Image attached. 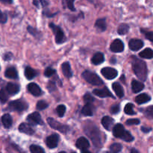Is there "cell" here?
I'll use <instances>...</instances> for the list:
<instances>
[{
    "mask_svg": "<svg viewBox=\"0 0 153 153\" xmlns=\"http://www.w3.org/2000/svg\"><path fill=\"white\" fill-rule=\"evenodd\" d=\"M131 59L133 71L135 76L143 82L146 81L147 78V67L146 63L135 56H131Z\"/></svg>",
    "mask_w": 153,
    "mask_h": 153,
    "instance_id": "obj_1",
    "label": "cell"
},
{
    "mask_svg": "<svg viewBox=\"0 0 153 153\" xmlns=\"http://www.w3.org/2000/svg\"><path fill=\"white\" fill-rule=\"evenodd\" d=\"M113 134L115 137L120 138L126 142H131L134 140V137L131 133L125 129L121 123L117 124L113 128Z\"/></svg>",
    "mask_w": 153,
    "mask_h": 153,
    "instance_id": "obj_2",
    "label": "cell"
},
{
    "mask_svg": "<svg viewBox=\"0 0 153 153\" xmlns=\"http://www.w3.org/2000/svg\"><path fill=\"white\" fill-rule=\"evenodd\" d=\"M85 133L91 137L94 143V146H101V136L98 128L96 126L93 125V126H88L85 128Z\"/></svg>",
    "mask_w": 153,
    "mask_h": 153,
    "instance_id": "obj_3",
    "label": "cell"
},
{
    "mask_svg": "<svg viewBox=\"0 0 153 153\" xmlns=\"http://www.w3.org/2000/svg\"><path fill=\"white\" fill-rule=\"evenodd\" d=\"M82 77L86 82L93 85L100 86L103 84V81L100 79V76L91 71H88V70L85 71L82 73Z\"/></svg>",
    "mask_w": 153,
    "mask_h": 153,
    "instance_id": "obj_4",
    "label": "cell"
},
{
    "mask_svg": "<svg viewBox=\"0 0 153 153\" xmlns=\"http://www.w3.org/2000/svg\"><path fill=\"white\" fill-rule=\"evenodd\" d=\"M28 107V105L26 102L22 100H13L9 102L7 109L10 111H14L21 112L25 111Z\"/></svg>",
    "mask_w": 153,
    "mask_h": 153,
    "instance_id": "obj_5",
    "label": "cell"
},
{
    "mask_svg": "<svg viewBox=\"0 0 153 153\" xmlns=\"http://www.w3.org/2000/svg\"><path fill=\"white\" fill-rule=\"evenodd\" d=\"M47 122L49 123V125L50 126V127L53 129L58 130V131H61V133H67L70 131V127L67 125H64V124L58 122V121L55 120L53 118L49 117L47 119Z\"/></svg>",
    "mask_w": 153,
    "mask_h": 153,
    "instance_id": "obj_6",
    "label": "cell"
},
{
    "mask_svg": "<svg viewBox=\"0 0 153 153\" xmlns=\"http://www.w3.org/2000/svg\"><path fill=\"white\" fill-rule=\"evenodd\" d=\"M49 27L52 29V31L54 32L55 35V42L58 44H61L63 43L66 40L65 35H64V31L61 28V27L58 26V25H55L54 23L51 22L49 24Z\"/></svg>",
    "mask_w": 153,
    "mask_h": 153,
    "instance_id": "obj_7",
    "label": "cell"
},
{
    "mask_svg": "<svg viewBox=\"0 0 153 153\" xmlns=\"http://www.w3.org/2000/svg\"><path fill=\"white\" fill-rule=\"evenodd\" d=\"M101 73L105 79H108V80L114 79L118 75L117 70L111 68V67H105V68L102 69Z\"/></svg>",
    "mask_w": 153,
    "mask_h": 153,
    "instance_id": "obj_8",
    "label": "cell"
},
{
    "mask_svg": "<svg viewBox=\"0 0 153 153\" xmlns=\"http://www.w3.org/2000/svg\"><path fill=\"white\" fill-rule=\"evenodd\" d=\"M27 120L31 125H43V121L38 112H34L27 117Z\"/></svg>",
    "mask_w": 153,
    "mask_h": 153,
    "instance_id": "obj_9",
    "label": "cell"
},
{
    "mask_svg": "<svg viewBox=\"0 0 153 153\" xmlns=\"http://www.w3.org/2000/svg\"><path fill=\"white\" fill-rule=\"evenodd\" d=\"M58 141H59V136L57 134H53L46 138V146L50 149H54V148L57 147Z\"/></svg>",
    "mask_w": 153,
    "mask_h": 153,
    "instance_id": "obj_10",
    "label": "cell"
},
{
    "mask_svg": "<svg viewBox=\"0 0 153 153\" xmlns=\"http://www.w3.org/2000/svg\"><path fill=\"white\" fill-rule=\"evenodd\" d=\"M124 43L120 39H116L111 44V50L113 52H122L124 50Z\"/></svg>",
    "mask_w": 153,
    "mask_h": 153,
    "instance_id": "obj_11",
    "label": "cell"
},
{
    "mask_svg": "<svg viewBox=\"0 0 153 153\" xmlns=\"http://www.w3.org/2000/svg\"><path fill=\"white\" fill-rule=\"evenodd\" d=\"M94 94L101 98H105V97H111L114 99V97L111 94L110 91L107 88H103L102 89H95L93 91Z\"/></svg>",
    "mask_w": 153,
    "mask_h": 153,
    "instance_id": "obj_12",
    "label": "cell"
},
{
    "mask_svg": "<svg viewBox=\"0 0 153 153\" xmlns=\"http://www.w3.org/2000/svg\"><path fill=\"white\" fill-rule=\"evenodd\" d=\"M143 45H144L143 42L139 39H131L128 43V46L132 51H138L139 49L143 48Z\"/></svg>",
    "mask_w": 153,
    "mask_h": 153,
    "instance_id": "obj_13",
    "label": "cell"
},
{
    "mask_svg": "<svg viewBox=\"0 0 153 153\" xmlns=\"http://www.w3.org/2000/svg\"><path fill=\"white\" fill-rule=\"evenodd\" d=\"M28 88V91L32 94L34 97H39V96L41 95L42 91L40 89V87L35 83H30L29 85L27 86Z\"/></svg>",
    "mask_w": 153,
    "mask_h": 153,
    "instance_id": "obj_14",
    "label": "cell"
},
{
    "mask_svg": "<svg viewBox=\"0 0 153 153\" xmlns=\"http://www.w3.org/2000/svg\"><path fill=\"white\" fill-rule=\"evenodd\" d=\"M6 91H7L8 94H10V95H15V94L19 93V86L17 84L9 82V83H7V85H6Z\"/></svg>",
    "mask_w": 153,
    "mask_h": 153,
    "instance_id": "obj_15",
    "label": "cell"
},
{
    "mask_svg": "<svg viewBox=\"0 0 153 153\" xmlns=\"http://www.w3.org/2000/svg\"><path fill=\"white\" fill-rule=\"evenodd\" d=\"M76 147L80 149L81 150H83V149H87L88 148H89L90 143L88 139L84 137H81L76 141Z\"/></svg>",
    "mask_w": 153,
    "mask_h": 153,
    "instance_id": "obj_16",
    "label": "cell"
},
{
    "mask_svg": "<svg viewBox=\"0 0 153 153\" xmlns=\"http://www.w3.org/2000/svg\"><path fill=\"white\" fill-rule=\"evenodd\" d=\"M19 131L20 132L24 133V134H28V135H32L34 133V129L32 128L31 125L29 124H27L23 123H21L19 126Z\"/></svg>",
    "mask_w": 153,
    "mask_h": 153,
    "instance_id": "obj_17",
    "label": "cell"
},
{
    "mask_svg": "<svg viewBox=\"0 0 153 153\" xmlns=\"http://www.w3.org/2000/svg\"><path fill=\"white\" fill-rule=\"evenodd\" d=\"M114 123V120L111 117H110L108 116L104 117L102 119V124L103 127H104L106 130H108V131H110V130L111 129Z\"/></svg>",
    "mask_w": 153,
    "mask_h": 153,
    "instance_id": "obj_18",
    "label": "cell"
},
{
    "mask_svg": "<svg viewBox=\"0 0 153 153\" xmlns=\"http://www.w3.org/2000/svg\"><path fill=\"white\" fill-rule=\"evenodd\" d=\"M1 120L4 127L6 128H10L12 124H13V120H12L11 116L9 114H5L3 115L1 117Z\"/></svg>",
    "mask_w": 153,
    "mask_h": 153,
    "instance_id": "obj_19",
    "label": "cell"
},
{
    "mask_svg": "<svg viewBox=\"0 0 153 153\" xmlns=\"http://www.w3.org/2000/svg\"><path fill=\"white\" fill-rule=\"evenodd\" d=\"M112 88H113L114 91L115 92L116 95L119 98H123L124 96V91L123 87L121 86L119 82H114L112 85Z\"/></svg>",
    "mask_w": 153,
    "mask_h": 153,
    "instance_id": "obj_20",
    "label": "cell"
},
{
    "mask_svg": "<svg viewBox=\"0 0 153 153\" xmlns=\"http://www.w3.org/2000/svg\"><path fill=\"white\" fill-rule=\"evenodd\" d=\"M61 69H62L63 74L67 78H71L73 76V73H72L71 67L69 62L63 63L61 65Z\"/></svg>",
    "mask_w": 153,
    "mask_h": 153,
    "instance_id": "obj_21",
    "label": "cell"
},
{
    "mask_svg": "<svg viewBox=\"0 0 153 153\" xmlns=\"http://www.w3.org/2000/svg\"><path fill=\"white\" fill-rule=\"evenodd\" d=\"M4 76L6 78H8V79H16L18 78V73L16 71V68L15 67H9L7 70H5V73H4Z\"/></svg>",
    "mask_w": 153,
    "mask_h": 153,
    "instance_id": "obj_22",
    "label": "cell"
},
{
    "mask_svg": "<svg viewBox=\"0 0 153 153\" xmlns=\"http://www.w3.org/2000/svg\"><path fill=\"white\" fill-rule=\"evenodd\" d=\"M94 106L92 104H86L82 109V114L85 116L91 117L94 115Z\"/></svg>",
    "mask_w": 153,
    "mask_h": 153,
    "instance_id": "obj_23",
    "label": "cell"
},
{
    "mask_svg": "<svg viewBox=\"0 0 153 153\" xmlns=\"http://www.w3.org/2000/svg\"><path fill=\"white\" fill-rule=\"evenodd\" d=\"M151 100L150 96H149L146 94H142L140 95L137 96V97L135 98V101L137 104L141 105L144 104V103L148 102Z\"/></svg>",
    "mask_w": 153,
    "mask_h": 153,
    "instance_id": "obj_24",
    "label": "cell"
},
{
    "mask_svg": "<svg viewBox=\"0 0 153 153\" xmlns=\"http://www.w3.org/2000/svg\"><path fill=\"white\" fill-rule=\"evenodd\" d=\"M105 61V57L102 52H97L95 55L93 56L91 61L95 65H98V64H102V63L104 62Z\"/></svg>",
    "mask_w": 153,
    "mask_h": 153,
    "instance_id": "obj_25",
    "label": "cell"
},
{
    "mask_svg": "<svg viewBox=\"0 0 153 153\" xmlns=\"http://www.w3.org/2000/svg\"><path fill=\"white\" fill-rule=\"evenodd\" d=\"M131 88L134 93H139L144 88V85L137 80H133L131 82Z\"/></svg>",
    "mask_w": 153,
    "mask_h": 153,
    "instance_id": "obj_26",
    "label": "cell"
},
{
    "mask_svg": "<svg viewBox=\"0 0 153 153\" xmlns=\"http://www.w3.org/2000/svg\"><path fill=\"white\" fill-rule=\"evenodd\" d=\"M37 75V71L32 69L30 67H25V76L28 80H31L32 79H34L36 76Z\"/></svg>",
    "mask_w": 153,
    "mask_h": 153,
    "instance_id": "obj_27",
    "label": "cell"
},
{
    "mask_svg": "<svg viewBox=\"0 0 153 153\" xmlns=\"http://www.w3.org/2000/svg\"><path fill=\"white\" fill-rule=\"evenodd\" d=\"M141 58H146V59H152L153 58V50L150 48H146L144 50L140 52L139 54Z\"/></svg>",
    "mask_w": 153,
    "mask_h": 153,
    "instance_id": "obj_28",
    "label": "cell"
},
{
    "mask_svg": "<svg viewBox=\"0 0 153 153\" xmlns=\"http://www.w3.org/2000/svg\"><path fill=\"white\" fill-rule=\"evenodd\" d=\"M95 26L101 31H105L107 28V24H106V19L105 18L103 19H99L96 21Z\"/></svg>",
    "mask_w": 153,
    "mask_h": 153,
    "instance_id": "obj_29",
    "label": "cell"
},
{
    "mask_svg": "<svg viewBox=\"0 0 153 153\" xmlns=\"http://www.w3.org/2000/svg\"><path fill=\"white\" fill-rule=\"evenodd\" d=\"M121 150H122V145L118 143H113L111 145L109 148L110 153H119Z\"/></svg>",
    "mask_w": 153,
    "mask_h": 153,
    "instance_id": "obj_30",
    "label": "cell"
},
{
    "mask_svg": "<svg viewBox=\"0 0 153 153\" xmlns=\"http://www.w3.org/2000/svg\"><path fill=\"white\" fill-rule=\"evenodd\" d=\"M128 30H129V25H127V24L123 23L118 27L117 32L120 35H123V34H126L128 33Z\"/></svg>",
    "mask_w": 153,
    "mask_h": 153,
    "instance_id": "obj_31",
    "label": "cell"
},
{
    "mask_svg": "<svg viewBox=\"0 0 153 153\" xmlns=\"http://www.w3.org/2000/svg\"><path fill=\"white\" fill-rule=\"evenodd\" d=\"M134 105L131 103H128L126 105L125 108H124V112L128 115H134L136 114L135 111H134Z\"/></svg>",
    "mask_w": 153,
    "mask_h": 153,
    "instance_id": "obj_32",
    "label": "cell"
},
{
    "mask_svg": "<svg viewBox=\"0 0 153 153\" xmlns=\"http://www.w3.org/2000/svg\"><path fill=\"white\" fill-rule=\"evenodd\" d=\"M8 100V94L7 92L4 90L0 91V102L1 104H4Z\"/></svg>",
    "mask_w": 153,
    "mask_h": 153,
    "instance_id": "obj_33",
    "label": "cell"
},
{
    "mask_svg": "<svg viewBox=\"0 0 153 153\" xmlns=\"http://www.w3.org/2000/svg\"><path fill=\"white\" fill-rule=\"evenodd\" d=\"M30 151L31 153H45L44 149L37 145H31L30 146Z\"/></svg>",
    "mask_w": 153,
    "mask_h": 153,
    "instance_id": "obj_34",
    "label": "cell"
},
{
    "mask_svg": "<svg viewBox=\"0 0 153 153\" xmlns=\"http://www.w3.org/2000/svg\"><path fill=\"white\" fill-rule=\"evenodd\" d=\"M56 111L57 114H58V117H63L66 112V106L64 105H60L57 107L56 108Z\"/></svg>",
    "mask_w": 153,
    "mask_h": 153,
    "instance_id": "obj_35",
    "label": "cell"
},
{
    "mask_svg": "<svg viewBox=\"0 0 153 153\" xmlns=\"http://www.w3.org/2000/svg\"><path fill=\"white\" fill-rule=\"evenodd\" d=\"M48 106H49V104H48L46 101H44V100H40V101L37 103V108L40 111L47 108Z\"/></svg>",
    "mask_w": 153,
    "mask_h": 153,
    "instance_id": "obj_36",
    "label": "cell"
},
{
    "mask_svg": "<svg viewBox=\"0 0 153 153\" xmlns=\"http://www.w3.org/2000/svg\"><path fill=\"white\" fill-rule=\"evenodd\" d=\"M145 115L149 119H153V105L149 106L146 108L144 111Z\"/></svg>",
    "mask_w": 153,
    "mask_h": 153,
    "instance_id": "obj_37",
    "label": "cell"
},
{
    "mask_svg": "<svg viewBox=\"0 0 153 153\" xmlns=\"http://www.w3.org/2000/svg\"><path fill=\"white\" fill-rule=\"evenodd\" d=\"M84 100L87 102V104H91L93 102L95 101V99L89 94V93H87L85 96H84Z\"/></svg>",
    "mask_w": 153,
    "mask_h": 153,
    "instance_id": "obj_38",
    "label": "cell"
},
{
    "mask_svg": "<svg viewBox=\"0 0 153 153\" xmlns=\"http://www.w3.org/2000/svg\"><path fill=\"white\" fill-rule=\"evenodd\" d=\"M7 13L2 12L1 10H0V23L4 24L7 22Z\"/></svg>",
    "mask_w": 153,
    "mask_h": 153,
    "instance_id": "obj_39",
    "label": "cell"
},
{
    "mask_svg": "<svg viewBox=\"0 0 153 153\" xmlns=\"http://www.w3.org/2000/svg\"><path fill=\"white\" fill-rule=\"evenodd\" d=\"M55 73V70H54V69L51 68V67H48V68H46L44 72V75L45 76H46V77H50V76H52V75H54Z\"/></svg>",
    "mask_w": 153,
    "mask_h": 153,
    "instance_id": "obj_40",
    "label": "cell"
},
{
    "mask_svg": "<svg viewBox=\"0 0 153 153\" xmlns=\"http://www.w3.org/2000/svg\"><path fill=\"white\" fill-rule=\"evenodd\" d=\"M140 121L139 119H129L126 122V124L128 126H131V125H138L140 124Z\"/></svg>",
    "mask_w": 153,
    "mask_h": 153,
    "instance_id": "obj_41",
    "label": "cell"
},
{
    "mask_svg": "<svg viewBox=\"0 0 153 153\" xmlns=\"http://www.w3.org/2000/svg\"><path fill=\"white\" fill-rule=\"evenodd\" d=\"M46 88H48V90L49 91V92H52L53 91L56 90V85L54 82H52V81H49L47 84V86Z\"/></svg>",
    "mask_w": 153,
    "mask_h": 153,
    "instance_id": "obj_42",
    "label": "cell"
},
{
    "mask_svg": "<svg viewBox=\"0 0 153 153\" xmlns=\"http://www.w3.org/2000/svg\"><path fill=\"white\" fill-rule=\"evenodd\" d=\"M141 32L145 34V37H146L148 40L153 42V31H145L144 30L141 29Z\"/></svg>",
    "mask_w": 153,
    "mask_h": 153,
    "instance_id": "obj_43",
    "label": "cell"
},
{
    "mask_svg": "<svg viewBox=\"0 0 153 153\" xmlns=\"http://www.w3.org/2000/svg\"><path fill=\"white\" fill-rule=\"evenodd\" d=\"M120 111V107L119 105H115L111 108L110 111L112 114H117V113H119Z\"/></svg>",
    "mask_w": 153,
    "mask_h": 153,
    "instance_id": "obj_44",
    "label": "cell"
},
{
    "mask_svg": "<svg viewBox=\"0 0 153 153\" xmlns=\"http://www.w3.org/2000/svg\"><path fill=\"white\" fill-rule=\"evenodd\" d=\"M66 2H67V7H68L69 9H70L71 10H73V11H75L76 10V8H75L74 7V1H73V0H67V1H66Z\"/></svg>",
    "mask_w": 153,
    "mask_h": 153,
    "instance_id": "obj_45",
    "label": "cell"
},
{
    "mask_svg": "<svg viewBox=\"0 0 153 153\" xmlns=\"http://www.w3.org/2000/svg\"><path fill=\"white\" fill-rule=\"evenodd\" d=\"M28 31L30 33V34H33L34 37H37V33H39L38 31H36V29H34V28H33L32 27H31V26L28 27Z\"/></svg>",
    "mask_w": 153,
    "mask_h": 153,
    "instance_id": "obj_46",
    "label": "cell"
},
{
    "mask_svg": "<svg viewBox=\"0 0 153 153\" xmlns=\"http://www.w3.org/2000/svg\"><path fill=\"white\" fill-rule=\"evenodd\" d=\"M12 58H13V55H12V53H10V52L6 53L5 55H4V61H10V60H11Z\"/></svg>",
    "mask_w": 153,
    "mask_h": 153,
    "instance_id": "obj_47",
    "label": "cell"
},
{
    "mask_svg": "<svg viewBox=\"0 0 153 153\" xmlns=\"http://www.w3.org/2000/svg\"><path fill=\"white\" fill-rule=\"evenodd\" d=\"M141 131L144 133H148L150 131H152V128H149V127H141Z\"/></svg>",
    "mask_w": 153,
    "mask_h": 153,
    "instance_id": "obj_48",
    "label": "cell"
},
{
    "mask_svg": "<svg viewBox=\"0 0 153 153\" xmlns=\"http://www.w3.org/2000/svg\"><path fill=\"white\" fill-rule=\"evenodd\" d=\"M130 153H139V152L136 149L133 148V149H131V152H130Z\"/></svg>",
    "mask_w": 153,
    "mask_h": 153,
    "instance_id": "obj_49",
    "label": "cell"
},
{
    "mask_svg": "<svg viewBox=\"0 0 153 153\" xmlns=\"http://www.w3.org/2000/svg\"><path fill=\"white\" fill-rule=\"evenodd\" d=\"M81 153H91L90 151H88V149H83V150H81Z\"/></svg>",
    "mask_w": 153,
    "mask_h": 153,
    "instance_id": "obj_50",
    "label": "cell"
},
{
    "mask_svg": "<svg viewBox=\"0 0 153 153\" xmlns=\"http://www.w3.org/2000/svg\"><path fill=\"white\" fill-rule=\"evenodd\" d=\"M1 2H3V3H12V1H5V0H1Z\"/></svg>",
    "mask_w": 153,
    "mask_h": 153,
    "instance_id": "obj_51",
    "label": "cell"
},
{
    "mask_svg": "<svg viewBox=\"0 0 153 153\" xmlns=\"http://www.w3.org/2000/svg\"><path fill=\"white\" fill-rule=\"evenodd\" d=\"M59 153H67V152H64V151H62V152H60Z\"/></svg>",
    "mask_w": 153,
    "mask_h": 153,
    "instance_id": "obj_52",
    "label": "cell"
},
{
    "mask_svg": "<svg viewBox=\"0 0 153 153\" xmlns=\"http://www.w3.org/2000/svg\"><path fill=\"white\" fill-rule=\"evenodd\" d=\"M72 153H76V152H73Z\"/></svg>",
    "mask_w": 153,
    "mask_h": 153,
    "instance_id": "obj_53",
    "label": "cell"
},
{
    "mask_svg": "<svg viewBox=\"0 0 153 153\" xmlns=\"http://www.w3.org/2000/svg\"><path fill=\"white\" fill-rule=\"evenodd\" d=\"M0 126H1V123H0Z\"/></svg>",
    "mask_w": 153,
    "mask_h": 153,
    "instance_id": "obj_54",
    "label": "cell"
},
{
    "mask_svg": "<svg viewBox=\"0 0 153 153\" xmlns=\"http://www.w3.org/2000/svg\"><path fill=\"white\" fill-rule=\"evenodd\" d=\"M0 70H1V67H0Z\"/></svg>",
    "mask_w": 153,
    "mask_h": 153,
    "instance_id": "obj_55",
    "label": "cell"
},
{
    "mask_svg": "<svg viewBox=\"0 0 153 153\" xmlns=\"http://www.w3.org/2000/svg\"><path fill=\"white\" fill-rule=\"evenodd\" d=\"M0 153H1V152H0Z\"/></svg>",
    "mask_w": 153,
    "mask_h": 153,
    "instance_id": "obj_56",
    "label": "cell"
}]
</instances>
